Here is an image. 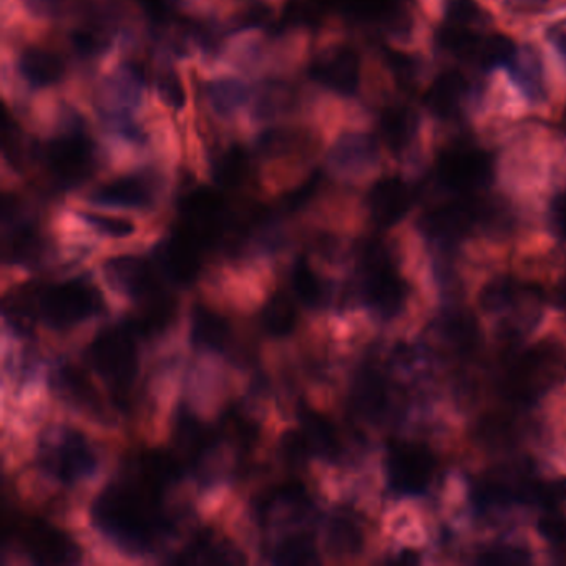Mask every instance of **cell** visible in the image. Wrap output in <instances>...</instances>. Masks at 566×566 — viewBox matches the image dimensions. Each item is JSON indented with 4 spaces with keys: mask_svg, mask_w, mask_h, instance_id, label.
I'll use <instances>...</instances> for the list:
<instances>
[{
    "mask_svg": "<svg viewBox=\"0 0 566 566\" xmlns=\"http://www.w3.org/2000/svg\"><path fill=\"white\" fill-rule=\"evenodd\" d=\"M92 520L108 540L130 553L152 552L172 530L162 494L130 475L95 498Z\"/></svg>",
    "mask_w": 566,
    "mask_h": 566,
    "instance_id": "obj_1",
    "label": "cell"
},
{
    "mask_svg": "<svg viewBox=\"0 0 566 566\" xmlns=\"http://www.w3.org/2000/svg\"><path fill=\"white\" fill-rule=\"evenodd\" d=\"M40 158L59 190L82 187L98 168L97 145L73 111L67 115L62 132L42 146Z\"/></svg>",
    "mask_w": 566,
    "mask_h": 566,
    "instance_id": "obj_2",
    "label": "cell"
},
{
    "mask_svg": "<svg viewBox=\"0 0 566 566\" xmlns=\"http://www.w3.org/2000/svg\"><path fill=\"white\" fill-rule=\"evenodd\" d=\"M128 322L98 332L86 350V361L104 377L120 401L127 398L139 376V347Z\"/></svg>",
    "mask_w": 566,
    "mask_h": 566,
    "instance_id": "obj_3",
    "label": "cell"
},
{
    "mask_svg": "<svg viewBox=\"0 0 566 566\" xmlns=\"http://www.w3.org/2000/svg\"><path fill=\"white\" fill-rule=\"evenodd\" d=\"M364 303L382 318H394L404 309L408 286L390 263L386 246L379 241H367L361 249Z\"/></svg>",
    "mask_w": 566,
    "mask_h": 566,
    "instance_id": "obj_4",
    "label": "cell"
},
{
    "mask_svg": "<svg viewBox=\"0 0 566 566\" xmlns=\"http://www.w3.org/2000/svg\"><path fill=\"white\" fill-rule=\"evenodd\" d=\"M102 308V294L83 278L57 284H42L38 313L42 321L50 328H73L97 316Z\"/></svg>",
    "mask_w": 566,
    "mask_h": 566,
    "instance_id": "obj_5",
    "label": "cell"
},
{
    "mask_svg": "<svg viewBox=\"0 0 566 566\" xmlns=\"http://www.w3.org/2000/svg\"><path fill=\"white\" fill-rule=\"evenodd\" d=\"M40 465L56 481L73 485L94 475L98 459L80 432L56 428L42 440Z\"/></svg>",
    "mask_w": 566,
    "mask_h": 566,
    "instance_id": "obj_6",
    "label": "cell"
},
{
    "mask_svg": "<svg viewBox=\"0 0 566 566\" xmlns=\"http://www.w3.org/2000/svg\"><path fill=\"white\" fill-rule=\"evenodd\" d=\"M555 370L556 359L552 351H527L508 361L498 380V389L514 404L530 405L552 386Z\"/></svg>",
    "mask_w": 566,
    "mask_h": 566,
    "instance_id": "obj_7",
    "label": "cell"
},
{
    "mask_svg": "<svg viewBox=\"0 0 566 566\" xmlns=\"http://www.w3.org/2000/svg\"><path fill=\"white\" fill-rule=\"evenodd\" d=\"M223 439L190 412H181L175 425V446L178 459L187 472H193L200 481L211 482L220 472V446Z\"/></svg>",
    "mask_w": 566,
    "mask_h": 566,
    "instance_id": "obj_8",
    "label": "cell"
},
{
    "mask_svg": "<svg viewBox=\"0 0 566 566\" xmlns=\"http://www.w3.org/2000/svg\"><path fill=\"white\" fill-rule=\"evenodd\" d=\"M495 177L494 156L473 146L447 150L437 163V180L459 197H472L491 187Z\"/></svg>",
    "mask_w": 566,
    "mask_h": 566,
    "instance_id": "obj_9",
    "label": "cell"
},
{
    "mask_svg": "<svg viewBox=\"0 0 566 566\" xmlns=\"http://www.w3.org/2000/svg\"><path fill=\"white\" fill-rule=\"evenodd\" d=\"M14 533L25 555L38 565H75L82 558V550L57 527L37 518L14 521Z\"/></svg>",
    "mask_w": 566,
    "mask_h": 566,
    "instance_id": "obj_10",
    "label": "cell"
},
{
    "mask_svg": "<svg viewBox=\"0 0 566 566\" xmlns=\"http://www.w3.org/2000/svg\"><path fill=\"white\" fill-rule=\"evenodd\" d=\"M2 259L12 264H35L47 252V241L40 229L25 213L24 203L15 194H5L2 200Z\"/></svg>",
    "mask_w": 566,
    "mask_h": 566,
    "instance_id": "obj_11",
    "label": "cell"
},
{
    "mask_svg": "<svg viewBox=\"0 0 566 566\" xmlns=\"http://www.w3.org/2000/svg\"><path fill=\"white\" fill-rule=\"evenodd\" d=\"M475 226H481V200L472 197L435 208L418 222L422 235L443 246L457 245Z\"/></svg>",
    "mask_w": 566,
    "mask_h": 566,
    "instance_id": "obj_12",
    "label": "cell"
},
{
    "mask_svg": "<svg viewBox=\"0 0 566 566\" xmlns=\"http://www.w3.org/2000/svg\"><path fill=\"white\" fill-rule=\"evenodd\" d=\"M308 75L326 91L353 97L361 85L359 54L350 46L328 47L311 60Z\"/></svg>",
    "mask_w": 566,
    "mask_h": 566,
    "instance_id": "obj_13",
    "label": "cell"
},
{
    "mask_svg": "<svg viewBox=\"0 0 566 566\" xmlns=\"http://www.w3.org/2000/svg\"><path fill=\"white\" fill-rule=\"evenodd\" d=\"M386 472L392 491L402 495H418L432 484L435 459L425 447L399 444L390 449Z\"/></svg>",
    "mask_w": 566,
    "mask_h": 566,
    "instance_id": "obj_14",
    "label": "cell"
},
{
    "mask_svg": "<svg viewBox=\"0 0 566 566\" xmlns=\"http://www.w3.org/2000/svg\"><path fill=\"white\" fill-rule=\"evenodd\" d=\"M104 271L108 283L137 304L145 303L166 291L163 286L165 278L158 267L140 256L125 255L108 259Z\"/></svg>",
    "mask_w": 566,
    "mask_h": 566,
    "instance_id": "obj_15",
    "label": "cell"
},
{
    "mask_svg": "<svg viewBox=\"0 0 566 566\" xmlns=\"http://www.w3.org/2000/svg\"><path fill=\"white\" fill-rule=\"evenodd\" d=\"M329 12H338L359 24L377 25L389 34L411 31V0H322Z\"/></svg>",
    "mask_w": 566,
    "mask_h": 566,
    "instance_id": "obj_16",
    "label": "cell"
},
{
    "mask_svg": "<svg viewBox=\"0 0 566 566\" xmlns=\"http://www.w3.org/2000/svg\"><path fill=\"white\" fill-rule=\"evenodd\" d=\"M204 249L181 229H173L155 249V264L169 283L190 286L200 276Z\"/></svg>",
    "mask_w": 566,
    "mask_h": 566,
    "instance_id": "obj_17",
    "label": "cell"
},
{
    "mask_svg": "<svg viewBox=\"0 0 566 566\" xmlns=\"http://www.w3.org/2000/svg\"><path fill=\"white\" fill-rule=\"evenodd\" d=\"M156 180L150 173H132L98 185L86 200L101 207L150 210L156 203Z\"/></svg>",
    "mask_w": 566,
    "mask_h": 566,
    "instance_id": "obj_18",
    "label": "cell"
},
{
    "mask_svg": "<svg viewBox=\"0 0 566 566\" xmlns=\"http://www.w3.org/2000/svg\"><path fill=\"white\" fill-rule=\"evenodd\" d=\"M52 384L56 394L70 408L95 421L108 422L104 399L98 394L91 376L82 367L75 364H63L57 367Z\"/></svg>",
    "mask_w": 566,
    "mask_h": 566,
    "instance_id": "obj_19",
    "label": "cell"
},
{
    "mask_svg": "<svg viewBox=\"0 0 566 566\" xmlns=\"http://www.w3.org/2000/svg\"><path fill=\"white\" fill-rule=\"evenodd\" d=\"M366 203L377 226L392 228L408 216L414 203V194L401 178H382L370 188Z\"/></svg>",
    "mask_w": 566,
    "mask_h": 566,
    "instance_id": "obj_20",
    "label": "cell"
},
{
    "mask_svg": "<svg viewBox=\"0 0 566 566\" xmlns=\"http://www.w3.org/2000/svg\"><path fill=\"white\" fill-rule=\"evenodd\" d=\"M313 500L300 482H286L263 492L256 498L255 510L258 517L270 521H296L308 517Z\"/></svg>",
    "mask_w": 566,
    "mask_h": 566,
    "instance_id": "obj_21",
    "label": "cell"
},
{
    "mask_svg": "<svg viewBox=\"0 0 566 566\" xmlns=\"http://www.w3.org/2000/svg\"><path fill=\"white\" fill-rule=\"evenodd\" d=\"M185 469L177 453L165 450H145L133 457L128 475L158 494H165L172 485L185 475Z\"/></svg>",
    "mask_w": 566,
    "mask_h": 566,
    "instance_id": "obj_22",
    "label": "cell"
},
{
    "mask_svg": "<svg viewBox=\"0 0 566 566\" xmlns=\"http://www.w3.org/2000/svg\"><path fill=\"white\" fill-rule=\"evenodd\" d=\"M379 160V143L367 133H344L329 150L328 162L341 175L369 172Z\"/></svg>",
    "mask_w": 566,
    "mask_h": 566,
    "instance_id": "obj_23",
    "label": "cell"
},
{
    "mask_svg": "<svg viewBox=\"0 0 566 566\" xmlns=\"http://www.w3.org/2000/svg\"><path fill=\"white\" fill-rule=\"evenodd\" d=\"M351 402L364 421H382L390 409V390L382 374L374 367H363L354 377Z\"/></svg>",
    "mask_w": 566,
    "mask_h": 566,
    "instance_id": "obj_24",
    "label": "cell"
},
{
    "mask_svg": "<svg viewBox=\"0 0 566 566\" xmlns=\"http://www.w3.org/2000/svg\"><path fill=\"white\" fill-rule=\"evenodd\" d=\"M19 75L32 89H52L66 80V60L46 47L28 46L17 57Z\"/></svg>",
    "mask_w": 566,
    "mask_h": 566,
    "instance_id": "obj_25",
    "label": "cell"
},
{
    "mask_svg": "<svg viewBox=\"0 0 566 566\" xmlns=\"http://www.w3.org/2000/svg\"><path fill=\"white\" fill-rule=\"evenodd\" d=\"M300 94L297 86L287 80H267L252 95V118L259 123L276 121L299 108Z\"/></svg>",
    "mask_w": 566,
    "mask_h": 566,
    "instance_id": "obj_26",
    "label": "cell"
},
{
    "mask_svg": "<svg viewBox=\"0 0 566 566\" xmlns=\"http://www.w3.org/2000/svg\"><path fill=\"white\" fill-rule=\"evenodd\" d=\"M211 178L223 190H238L251 181L252 153L239 143L217 150L210 162Z\"/></svg>",
    "mask_w": 566,
    "mask_h": 566,
    "instance_id": "obj_27",
    "label": "cell"
},
{
    "mask_svg": "<svg viewBox=\"0 0 566 566\" xmlns=\"http://www.w3.org/2000/svg\"><path fill=\"white\" fill-rule=\"evenodd\" d=\"M190 339L198 350L222 353L232 344V326L222 315L198 303L191 309Z\"/></svg>",
    "mask_w": 566,
    "mask_h": 566,
    "instance_id": "obj_28",
    "label": "cell"
},
{
    "mask_svg": "<svg viewBox=\"0 0 566 566\" xmlns=\"http://www.w3.org/2000/svg\"><path fill=\"white\" fill-rule=\"evenodd\" d=\"M467 94H469V83L465 76L457 70H447L431 83L424 101L435 117L447 120L459 115Z\"/></svg>",
    "mask_w": 566,
    "mask_h": 566,
    "instance_id": "obj_29",
    "label": "cell"
},
{
    "mask_svg": "<svg viewBox=\"0 0 566 566\" xmlns=\"http://www.w3.org/2000/svg\"><path fill=\"white\" fill-rule=\"evenodd\" d=\"M379 132L390 152H405L417 137V114L408 105H390L380 114Z\"/></svg>",
    "mask_w": 566,
    "mask_h": 566,
    "instance_id": "obj_30",
    "label": "cell"
},
{
    "mask_svg": "<svg viewBox=\"0 0 566 566\" xmlns=\"http://www.w3.org/2000/svg\"><path fill=\"white\" fill-rule=\"evenodd\" d=\"M366 543L359 521L350 514H334L325 530V549L332 558L345 559L361 555Z\"/></svg>",
    "mask_w": 566,
    "mask_h": 566,
    "instance_id": "obj_31",
    "label": "cell"
},
{
    "mask_svg": "<svg viewBox=\"0 0 566 566\" xmlns=\"http://www.w3.org/2000/svg\"><path fill=\"white\" fill-rule=\"evenodd\" d=\"M311 146V135L299 127H271L259 133L255 153L263 160H281Z\"/></svg>",
    "mask_w": 566,
    "mask_h": 566,
    "instance_id": "obj_32",
    "label": "cell"
},
{
    "mask_svg": "<svg viewBox=\"0 0 566 566\" xmlns=\"http://www.w3.org/2000/svg\"><path fill=\"white\" fill-rule=\"evenodd\" d=\"M252 97L251 89L243 80L235 76H222L213 79L204 85V98L216 117H235Z\"/></svg>",
    "mask_w": 566,
    "mask_h": 566,
    "instance_id": "obj_33",
    "label": "cell"
},
{
    "mask_svg": "<svg viewBox=\"0 0 566 566\" xmlns=\"http://www.w3.org/2000/svg\"><path fill=\"white\" fill-rule=\"evenodd\" d=\"M297 415H299L300 431L308 437L315 456L335 459L341 452V440L334 424L308 405H300Z\"/></svg>",
    "mask_w": 566,
    "mask_h": 566,
    "instance_id": "obj_34",
    "label": "cell"
},
{
    "mask_svg": "<svg viewBox=\"0 0 566 566\" xmlns=\"http://www.w3.org/2000/svg\"><path fill=\"white\" fill-rule=\"evenodd\" d=\"M511 82L530 101L545 97V79L539 54L532 47H521L507 67Z\"/></svg>",
    "mask_w": 566,
    "mask_h": 566,
    "instance_id": "obj_35",
    "label": "cell"
},
{
    "mask_svg": "<svg viewBox=\"0 0 566 566\" xmlns=\"http://www.w3.org/2000/svg\"><path fill=\"white\" fill-rule=\"evenodd\" d=\"M245 562L238 550L229 543L217 542L213 536H200L180 555L172 558L177 565H236Z\"/></svg>",
    "mask_w": 566,
    "mask_h": 566,
    "instance_id": "obj_36",
    "label": "cell"
},
{
    "mask_svg": "<svg viewBox=\"0 0 566 566\" xmlns=\"http://www.w3.org/2000/svg\"><path fill=\"white\" fill-rule=\"evenodd\" d=\"M42 284L32 283L17 287L8 294L4 299V316L9 325L15 331L27 334L32 326L37 319H40L38 313V299H40Z\"/></svg>",
    "mask_w": 566,
    "mask_h": 566,
    "instance_id": "obj_37",
    "label": "cell"
},
{
    "mask_svg": "<svg viewBox=\"0 0 566 566\" xmlns=\"http://www.w3.org/2000/svg\"><path fill=\"white\" fill-rule=\"evenodd\" d=\"M328 14L329 11L322 0H287L281 17L278 19L271 32H274V35H281L296 28L315 31L321 27Z\"/></svg>",
    "mask_w": 566,
    "mask_h": 566,
    "instance_id": "obj_38",
    "label": "cell"
},
{
    "mask_svg": "<svg viewBox=\"0 0 566 566\" xmlns=\"http://www.w3.org/2000/svg\"><path fill=\"white\" fill-rule=\"evenodd\" d=\"M518 47L507 35H482L470 54L469 62L476 63L481 69L491 70L507 69L511 60L517 56Z\"/></svg>",
    "mask_w": 566,
    "mask_h": 566,
    "instance_id": "obj_39",
    "label": "cell"
},
{
    "mask_svg": "<svg viewBox=\"0 0 566 566\" xmlns=\"http://www.w3.org/2000/svg\"><path fill=\"white\" fill-rule=\"evenodd\" d=\"M0 143H2V155H4L5 162L15 172H24L35 152L28 143L24 128L9 114V110H4V117H2Z\"/></svg>",
    "mask_w": 566,
    "mask_h": 566,
    "instance_id": "obj_40",
    "label": "cell"
},
{
    "mask_svg": "<svg viewBox=\"0 0 566 566\" xmlns=\"http://www.w3.org/2000/svg\"><path fill=\"white\" fill-rule=\"evenodd\" d=\"M291 286L297 299L308 308H321L328 297V287L318 276L308 259L297 258L291 268Z\"/></svg>",
    "mask_w": 566,
    "mask_h": 566,
    "instance_id": "obj_41",
    "label": "cell"
},
{
    "mask_svg": "<svg viewBox=\"0 0 566 566\" xmlns=\"http://www.w3.org/2000/svg\"><path fill=\"white\" fill-rule=\"evenodd\" d=\"M296 304L291 299L290 294L278 291L267 300L261 313V325L264 331L273 338H286L296 328Z\"/></svg>",
    "mask_w": 566,
    "mask_h": 566,
    "instance_id": "obj_42",
    "label": "cell"
},
{
    "mask_svg": "<svg viewBox=\"0 0 566 566\" xmlns=\"http://www.w3.org/2000/svg\"><path fill=\"white\" fill-rule=\"evenodd\" d=\"M439 334L457 353H470L479 342V326L470 313H447L440 321Z\"/></svg>",
    "mask_w": 566,
    "mask_h": 566,
    "instance_id": "obj_43",
    "label": "cell"
},
{
    "mask_svg": "<svg viewBox=\"0 0 566 566\" xmlns=\"http://www.w3.org/2000/svg\"><path fill=\"white\" fill-rule=\"evenodd\" d=\"M220 435L239 452H248L258 443V425L238 409H229L220 424Z\"/></svg>",
    "mask_w": 566,
    "mask_h": 566,
    "instance_id": "obj_44",
    "label": "cell"
},
{
    "mask_svg": "<svg viewBox=\"0 0 566 566\" xmlns=\"http://www.w3.org/2000/svg\"><path fill=\"white\" fill-rule=\"evenodd\" d=\"M70 47L83 62L101 59L110 47V37L101 25H80L69 34Z\"/></svg>",
    "mask_w": 566,
    "mask_h": 566,
    "instance_id": "obj_45",
    "label": "cell"
},
{
    "mask_svg": "<svg viewBox=\"0 0 566 566\" xmlns=\"http://www.w3.org/2000/svg\"><path fill=\"white\" fill-rule=\"evenodd\" d=\"M156 94L169 110L181 114L187 107L188 95L184 79L175 67L162 63L155 72Z\"/></svg>",
    "mask_w": 566,
    "mask_h": 566,
    "instance_id": "obj_46",
    "label": "cell"
},
{
    "mask_svg": "<svg viewBox=\"0 0 566 566\" xmlns=\"http://www.w3.org/2000/svg\"><path fill=\"white\" fill-rule=\"evenodd\" d=\"M563 502H566V476L549 479V481H540L532 476L527 482L526 492L521 498V504L533 505L546 511L555 510Z\"/></svg>",
    "mask_w": 566,
    "mask_h": 566,
    "instance_id": "obj_47",
    "label": "cell"
},
{
    "mask_svg": "<svg viewBox=\"0 0 566 566\" xmlns=\"http://www.w3.org/2000/svg\"><path fill=\"white\" fill-rule=\"evenodd\" d=\"M281 462L291 470L306 469L311 462L315 452L311 444L303 431H286L281 435L280 446H278Z\"/></svg>",
    "mask_w": 566,
    "mask_h": 566,
    "instance_id": "obj_48",
    "label": "cell"
},
{
    "mask_svg": "<svg viewBox=\"0 0 566 566\" xmlns=\"http://www.w3.org/2000/svg\"><path fill=\"white\" fill-rule=\"evenodd\" d=\"M273 562L278 565H316L319 556L308 535H293L280 542L274 550Z\"/></svg>",
    "mask_w": 566,
    "mask_h": 566,
    "instance_id": "obj_49",
    "label": "cell"
},
{
    "mask_svg": "<svg viewBox=\"0 0 566 566\" xmlns=\"http://www.w3.org/2000/svg\"><path fill=\"white\" fill-rule=\"evenodd\" d=\"M79 216L95 232L108 236V238H130L137 232L135 223L130 222L127 217L107 216V214L92 213V211H80Z\"/></svg>",
    "mask_w": 566,
    "mask_h": 566,
    "instance_id": "obj_50",
    "label": "cell"
},
{
    "mask_svg": "<svg viewBox=\"0 0 566 566\" xmlns=\"http://www.w3.org/2000/svg\"><path fill=\"white\" fill-rule=\"evenodd\" d=\"M153 28H169L180 22V0H135Z\"/></svg>",
    "mask_w": 566,
    "mask_h": 566,
    "instance_id": "obj_51",
    "label": "cell"
},
{
    "mask_svg": "<svg viewBox=\"0 0 566 566\" xmlns=\"http://www.w3.org/2000/svg\"><path fill=\"white\" fill-rule=\"evenodd\" d=\"M479 437L487 446H510L517 439V427L511 418L494 415V417L484 418L479 427Z\"/></svg>",
    "mask_w": 566,
    "mask_h": 566,
    "instance_id": "obj_52",
    "label": "cell"
},
{
    "mask_svg": "<svg viewBox=\"0 0 566 566\" xmlns=\"http://www.w3.org/2000/svg\"><path fill=\"white\" fill-rule=\"evenodd\" d=\"M482 21L481 9L475 0H447L446 22L444 24L456 28L476 31V25Z\"/></svg>",
    "mask_w": 566,
    "mask_h": 566,
    "instance_id": "obj_53",
    "label": "cell"
},
{
    "mask_svg": "<svg viewBox=\"0 0 566 566\" xmlns=\"http://www.w3.org/2000/svg\"><path fill=\"white\" fill-rule=\"evenodd\" d=\"M322 181H325V177H322L321 172L311 173L308 180L304 181L300 187H297L296 190L291 191V193L284 198L283 203H281V210L286 211V213H294V211H299L303 210L304 207H308V204L315 200L319 190H321Z\"/></svg>",
    "mask_w": 566,
    "mask_h": 566,
    "instance_id": "obj_54",
    "label": "cell"
},
{
    "mask_svg": "<svg viewBox=\"0 0 566 566\" xmlns=\"http://www.w3.org/2000/svg\"><path fill=\"white\" fill-rule=\"evenodd\" d=\"M276 24L273 9L268 4H252L239 14L233 25V32L239 31H255V28H268L271 31Z\"/></svg>",
    "mask_w": 566,
    "mask_h": 566,
    "instance_id": "obj_55",
    "label": "cell"
},
{
    "mask_svg": "<svg viewBox=\"0 0 566 566\" xmlns=\"http://www.w3.org/2000/svg\"><path fill=\"white\" fill-rule=\"evenodd\" d=\"M479 562L485 565H523L530 562L529 552L511 545L495 546L482 553Z\"/></svg>",
    "mask_w": 566,
    "mask_h": 566,
    "instance_id": "obj_56",
    "label": "cell"
},
{
    "mask_svg": "<svg viewBox=\"0 0 566 566\" xmlns=\"http://www.w3.org/2000/svg\"><path fill=\"white\" fill-rule=\"evenodd\" d=\"M386 62L390 72L394 73L396 79L402 83H411L418 72V63L409 54L398 52V50H387Z\"/></svg>",
    "mask_w": 566,
    "mask_h": 566,
    "instance_id": "obj_57",
    "label": "cell"
},
{
    "mask_svg": "<svg viewBox=\"0 0 566 566\" xmlns=\"http://www.w3.org/2000/svg\"><path fill=\"white\" fill-rule=\"evenodd\" d=\"M539 532L543 539L549 540L555 545H565L566 543V518L562 515L549 510L539 521Z\"/></svg>",
    "mask_w": 566,
    "mask_h": 566,
    "instance_id": "obj_58",
    "label": "cell"
},
{
    "mask_svg": "<svg viewBox=\"0 0 566 566\" xmlns=\"http://www.w3.org/2000/svg\"><path fill=\"white\" fill-rule=\"evenodd\" d=\"M550 220H552V226L556 235L566 239V191L559 193L558 197L552 201Z\"/></svg>",
    "mask_w": 566,
    "mask_h": 566,
    "instance_id": "obj_59",
    "label": "cell"
},
{
    "mask_svg": "<svg viewBox=\"0 0 566 566\" xmlns=\"http://www.w3.org/2000/svg\"><path fill=\"white\" fill-rule=\"evenodd\" d=\"M550 38H552L553 47H555L556 52H558V56L562 57L566 66V31H563V28H553Z\"/></svg>",
    "mask_w": 566,
    "mask_h": 566,
    "instance_id": "obj_60",
    "label": "cell"
},
{
    "mask_svg": "<svg viewBox=\"0 0 566 566\" xmlns=\"http://www.w3.org/2000/svg\"><path fill=\"white\" fill-rule=\"evenodd\" d=\"M555 306L559 309V311L566 313V274L563 276V280L559 281L558 286L555 290Z\"/></svg>",
    "mask_w": 566,
    "mask_h": 566,
    "instance_id": "obj_61",
    "label": "cell"
},
{
    "mask_svg": "<svg viewBox=\"0 0 566 566\" xmlns=\"http://www.w3.org/2000/svg\"><path fill=\"white\" fill-rule=\"evenodd\" d=\"M27 2L34 11L40 12V14L54 12L56 5L59 4V0H27Z\"/></svg>",
    "mask_w": 566,
    "mask_h": 566,
    "instance_id": "obj_62",
    "label": "cell"
},
{
    "mask_svg": "<svg viewBox=\"0 0 566 566\" xmlns=\"http://www.w3.org/2000/svg\"><path fill=\"white\" fill-rule=\"evenodd\" d=\"M545 0H517V4H520L521 8H529V5H539L543 4Z\"/></svg>",
    "mask_w": 566,
    "mask_h": 566,
    "instance_id": "obj_63",
    "label": "cell"
}]
</instances>
